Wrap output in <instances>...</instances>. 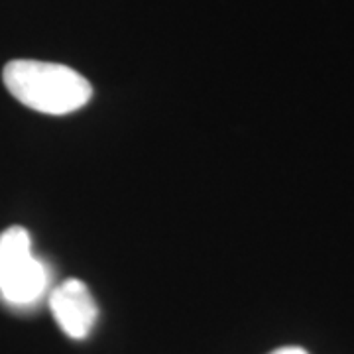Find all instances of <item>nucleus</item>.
<instances>
[{"instance_id": "nucleus-2", "label": "nucleus", "mask_w": 354, "mask_h": 354, "mask_svg": "<svg viewBox=\"0 0 354 354\" xmlns=\"http://www.w3.org/2000/svg\"><path fill=\"white\" fill-rule=\"evenodd\" d=\"M48 268L32 254V239L22 227L0 234V297L12 307H32L48 290Z\"/></svg>"}, {"instance_id": "nucleus-3", "label": "nucleus", "mask_w": 354, "mask_h": 354, "mask_svg": "<svg viewBox=\"0 0 354 354\" xmlns=\"http://www.w3.org/2000/svg\"><path fill=\"white\" fill-rule=\"evenodd\" d=\"M53 319L69 339L83 341L99 319V307L93 293L81 279H65L50 295Z\"/></svg>"}, {"instance_id": "nucleus-1", "label": "nucleus", "mask_w": 354, "mask_h": 354, "mask_svg": "<svg viewBox=\"0 0 354 354\" xmlns=\"http://www.w3.org/2000/svg\"><path fill=\"white\" fill-rule=\"evenodd\" d=\"M2 81L24 106L55 116L75 113L93 97L87 79L62 64L14 59L4 65Z\"/></svg>"}, {"instance_id": "nucleus-4", "label": "nucleus", "mask_w": 354, "mask_h": 354, "mask_svg": "<svg viewBox=\"0 0 354 354\" xmlns=\"http://www.w3.org/2000/svg\"><path fill=\"white\" fill-rule=\"evenodd\" d=\"M270 354H309L301 346H281V348H276Z\"/></svg>"}]
</instances>
